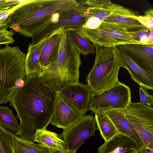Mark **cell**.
<instances>
[{"label": "cell", "mask_w": 153, "mask_h": 153, "mask_svg": "<svg viewBox=\"0 0 153 153\" xmlns=\"http://www.w3.org/2000/svg\"><path fill=\"white\" fill-rule=\"evenodd\" d=\"M146 71L153 74V43H128L115 46Z\"/></svg>", "instance_id": "cell-15"}, {"label": "cell", "mask_w": 153, "mask_h": 153, "mask_svg": "<svg viewBox=\"0 0 153 153\" xmlns=\"http://www.w3.org/2000/svg\"><path fill=\"white\" fill-rule=\"evenodd\" d=\"M102 21L96 17H86V21L81 29L90 30L97 29L101 25Z\"/></svg>", "instance_id": "cell-30"}, {"label": "cell", "mask_w": 153, "mask_h": 153, "mask_svg": "<svg viewBox=\"0 0 153 153\" xmlns=\"http://www.w3.org/2000/svg\"><path fill=\"white\" fill-rule=\"evenodd\" d=\"M50 153H76V152L69 150L66 151L54 150L50 152Z\"/></svg>", "instance_id": "cell-33"}, {"label": "cell", "mask_w": 153, "mask_h": 153, "mask_svg": "<svg viewBox=\"0 0 153 153\" xmlns=\"http://www.w3.org/2000/svg\"><path fill=\"white\" fill-rule=\"evenodd\" d=\"M94 114L97 129L99 130L105 142L119 133L105 112H97Z\"/></svg>", "instance_id": "cell-23"}, {"label": "cell", "mask_w": 153, "mask_h": 153, "mask_svg": "<svg viewBox=\"0 0 153 153\" xmlns=\"http://www.w3.org/2000/svg\"><path fill=\"white\" fill-rule=\"evenodd\" d=\"M56 93L53 112L49 124L66 129L75 124L83 116L68 105L58 92Z\"/></svg>", "instance_id": "cell-13"}, {"label": "cell", "mask_w": 153, "mask_h": 153, "mask_svg": "<svg viewBox=\"0 0 153 153\" xmlns=\"http://www.w3.org/2000/svg\"><path fill=\"white\" fill-rule=\"evenodd\" d=\"M94 45V63L86 81L92 92L97 93L109 89L120 82L118 73L123 66L115 47Z\"/></svg>", "instance_id": "cell-3"}, {"label": "cell", "mask_w": 153, "mask_h": 153, "mask_svg": "<svg viewBox=\"0 0 153 153\" xmlns=\"http://www.w3.org/2000/svg\"><path fill=\"white\" fill-rule=\"evenodd\" d=\"M140 102L146 106L151 108L153 106V97L147 92L146 89L140 87L139 89Z\"/></svg>", "instance_id": "cell-29"}, {"label": "cell", "mask_w": 153, "mask_h": 153, "mask_svg": "<svg viewBox=\"0 0 153 153\" xmlns=\"http://www.w3.org/2000/svg\"><path fill=\"white\" fill-rule=\"evenodd\" d=\"M145 29L128 31L102 22L97 29L77 31L94 45L112 47L126 44L140 43L137 39L139 33Z\"/></svg>", "instance_id": "cell-6"}, {"label": "cell", "mask_w": 153, "mask_h": 153, "mask_svg": "<svg viewBox=\"0 0 153 153\" xmlns=\"http://www.w3.org/2000/svg\"><path fill=\"white\" fill-rule=\"evenodd\" d=\"M80 53L69 38L67 31L61 34L59 48L56 62L52 70L59 79L69 83L79 82V68L81 65Z\"/></svg>", "instance_id": "cell-5"}, {"label": "cell", "mask_w": 153, "mask_h": 153, "mask_svg": "<svg viewBox=\"0 0 153 153\" xmlns=\"http://www.w3.org/2000/svg\"><path fill=\"white\" fill-rule=\"evenodd\" d=\"M8 27H0V45H8L13 44L14 40L13 36L15 33L12 30H8Z\"/></svg>", "instance_id": "cell-28"}, {"label": "cell", "mask_w": 153, "mask_h": 153, "mask_svg": "<svg viewBox=\"0 0 153 153\" xmlns=\"http://www.w3.org/2000/svg\"><path fill=\"white\" fill-rule=\"evenodd\" d=\"M54 31L43 38L35 44L30 43L25 61L24 68L26 75L39 73L43 69L39 62L42 49Z\"/></svg>", "instance_id": "cell-19"}, {"label": "cell", "mask_w": 153, "mask_h": 153, "mask_svg": "<svg viewBox=\"0 0 153 153\" xmlns=\"http://www.w3.org/2000/svg\"><path fill=\"white\" fill-rule=\"evenodd\" d=\"M144 15L153 18V10L152 8H149L144 11Z\"/></svg>", "instance_id": "cell-32"}, {"label": "cell", "mask_w": 153, "mask_h": 153, "mask_svg": "<svg viewBox=\"0 0 153 153\" xmlns=\"http://www.w3.org/2000/svg\"><path fill=\"white\" fill-rule=\"evenodd\" d=\"M19 126L13 110L7 106H0V126L13 133L18 130Z\"/></svg>", "instance_id": "cell-25"}, {"label": "cell", "mask_w": 153, "mask_h": 153, "mask_svg": "<svg viewBox=\"0 0 153 153\" xmlns=\"http://www.w3.org/2000/svg\"><path fill=\"white\" fill-rule=\"evenodd\" d=\"M95 118L91 115L83 116L75 124L59 134L68 150L76 151L89 137L95 136L97 129Z\"/></svg>", "instance_id": "cell-10"}, {"label": "cell", "mask_w": 153, "mask_h": 153, "mask_svg": "<svg viewBox=\"0 0 153 153\" xmlns=\"http://www.w3.org/2000/svg\"><path fill=\"white\" fill-rule=\"evenodd\" d=\"M129 86L119 82L111 88L97 93H92L89 110L94 113L116 109H123L131 101Z\"/></svg>", "instance_id": "cell-8"}, {"label": "cell", "mask_w": 153, "mask_h": 153, "mask_svg": "<svg viewBox=\"0 0 153 153\" xmlns=\"http://www.w3.org/2000/svg\"><path fill=\"white\" fill-rule=\"evenodd\" d=\"M14 133L0 126V153H15Z\"/></svg>", "instance_id": "cell-26"}, {"label": "cell", "mask_w": 153, "mask_h": 153, "mask_svg": "<svg viewBox=\"0 0 153 153\" xmlns=\"http://www.w3.org/2000/svg\"><path fill=\"white\" fill-rule=\"evenodd\" d=\"M33 141L43 145L50 152L68 150L65 143L59 134L49 131L46 128L37 130L34 135Z\"/></svg>", "instance_id": "cell-20"}, {"label": "cell", "mask_w": 153, "mask_h": 153, "mask_svg": "<svg viewBox=\"0 0 153 153\" xmlns=\"http://www.w3.org/2000/svg\"><path fill=\"white\" fill-rule=\"evenodd\" d=\"M123 67L128 71L131 78L145 89L153 90V74L141 67L124 51L115 47Z\"/></svg>", "instance_id": "cell-14"}, {"label": "cell", "mask_w": 153, "mask_h": 153, "mask_svg": "<svg viewBox=\"0 0 153 153\" xmlns=\"http://www.w3.org/2000/svg\"><path fill=\"white\" fill-rule=\"evenodd\" d=\"M56 94L44 83L39 72L26 75L23 85L17 88L9 101L20 121L16 136L33 141L37 130L46 128L53 113Z\"/></svg>", "instance_id": "cell-1"}, {"label": "cell", "mask_w": 153, "mask_h": 153, "mask_svg": "<svg viewBox=\"0 0 153 153\" xmlns=\"http://www.w3.org/2000/svg\"><path fill=\"white\" fill-rule=\"evenodd\" d=\"M140 153H153V150L148 147L142 149Z\"/></svg>", "instance_id": "cell-34"}, {"label": "cell", "mask_w": 153, "mask_h": 153, "mask_svg": "<svg viewBox=\"0 0 153 153\" xmlns=\"http://www.w3.org/2000/svg\"><path fill=\"white\" fill-rule=\"evenodd\" d=\"M140 149L134 140L118 133L99 147L97 153H140Z\"/></svg>", "instance_id": "cell-16"}, {"label": "cell", "mask_w": 153, "mask_h": 153, "mask_svg": "<svg viewBox=\"0 0 153 153\" xmlns=\"http://www.w3.org/2000/svg\"><path fill=\"white\" fill-rule=\"evenodd\" d=\"M75 0H23L8 16V27L26 37L33 38L50 24Z\"/></svg>", "instance_id": "cell-2"}, {"label": "cell", "mask_w": 153, "mask_h": 153, "mask_svg": "<svg viewBox=\"0 0 153 153\" xmlns=\"http://www.w3.org/2000/svg\"><path fill=\"white\" fill-rule=\"evenodd\" d=\"M64 29L62 27L54 31L43 47L39 58L43 70L56 62L59 48L61 34Z\"/></svg>", "instance_id": "cell-18"}, {"label": "cell", "mask_w": 153, "mask_h": 153, "mask_svg": "<svg viewBox=\"0 0 153 153\" xmlns=\"http://www.w3.org/2000/svg\"><path fill=\"white\" fill-rule=\"evenodd\" d=\"M137 15L136 12L117 4L112 13L102 22L128 31H138L147 28L134 18Z\"/></svg>", "instance_id": "cell-12"}, {"label": "cell", "mask_w": 153, "mask_h": 153, "mask_svg": "<svg viewBox=\"0 0 153 153\" xmlns=\"http://www.w3.org/2000/svg\"><path fill=\"white\" fill-rule=\"evenodd\" d=\"M86 1L89 5L86 17H96L102 21L112 13L117 4L109 0H86Z\"/></svg>", "instance_id": "cell-21"}, {"label": "cell", "mask_w": 153, "mask_h": 153, "mask_svg": "<svg viewBox=\"0 0 153 153\" xmlns=\"http://www.w3.org/2000/svg\"><path fill=\"white\" fill-rule=\"evenodd\" d=\"M23 1L0 0V27H8L6 24L8 16Z\"/></svg>", "instance_id": "cell-27"}, {"label": "cell", "mask_w": 153, "mask_h": 153, "mask_svg": "<svg viewBox=\"0 0 153 153\" xmlns=\"http://www.w3.org/2000/svg\"><path fill=\"white\" fill-rule=\"evenodd\" d=\"M126 118L146 147L153 150V108L131 101L122 109Z\"/></svg>", "instance_id": "cell-9"}, {"label": "cell", "mask_w": 153, "mask_h": 153, "mask_svg": "<svg viewBox=\"0 0 153 153\" xmlns=\"http://www.w3.org/2000/svg\"><path fill=\"white\" fill-rule=\"evenodd\" d=\"M134 18L137 20L140 23L146 27L153 29V18L144 15H137Z\"/></svg>", "instance_id": "cell-31"}, {"label": "cell", "mask_w": 153, "mask_h": 153, "mask_svg": "<svg viewBox=\"0 0 153 153\" xmlns=\"http://www.w3.org/2000/svg\"><path fill=\"white\" fill-rule=\"evenodd\" d=\"M88 7L86 0L77 1L75 4L61 12L58 18L32 38L31 43H37L48 34L60 28H64L65 30H80L86 21Z\"/></svg>", "instance_id": "cell-7"}, {"label": "cell", "mask_w": 153, "mask_h": 153, "mask_svg": "<svg viewBox=\"0 0 153 153\" xmlns=\"http://www.w3.org/2000/svg\"><path fill=\"white\" fill-rule=\"evenodd\" d=\"M26 55L18 47L6 45L0 49V104H7L18 82L24 81Z\"/></svg>", "instance_id": "cell-4"}, {"label": "cell", "mask_w": 153, "mask_h": 153, "mask_svg": "<svg viewBox=\"0 0 153 153\" xmlns=\"http://www.w3.org/2000/svg\"><path fill=\"white\" fill-rule=\"evenodd\" d=\"M66 103L82 116L89 110L91 90L87 84H69L58 91Z\"/></svg>", "instance_id": "cell-11"}, {"label": "cell", "mask_w": 153, "mask_h": 153, "mask_svg": "<svg viewBox=\"0 0 153 153\" xmlns=\"http://www.w3.org/2000/svg\"><path fill=\"white\" fill-rule=\"evenodd\" d=\"M14 143L15 153H50V150L42 144L21 139L16 135Z\"/></svg>", "instance_id": "cell-24"}, {"label": "cell", "mask_w": 153, "mask_h": 153, "mask_svg": "<svg viewBox=\"0 0 153 153\" xmlns=\"http://www.w3.org/2000/svg\"><path fill=\"white\" fill-rule=\"evenodd\" d=\"M105 112L119 133L124 134L134 140L138 145L140 151L147 147L125 117L122 109H114Z\"/></svg>", "instance_id": "cell-17"}, {"label": "cell", "mask_w": 153, "mask_h": 153, "mask_svg": "<svg viewBox=\"0 0 153 153\" xmlns=\"http://www.w3.org/2000/svg\"><path fill=\"white\" fill-rule=\"evenodd\" d=\"M68 36L72 43L85 57L91 53L96 52L94 45L88 39L80 34L76 30H66Z\"/></svg>", "instance_id": "cell-22"}]
</instances>
